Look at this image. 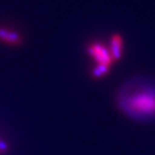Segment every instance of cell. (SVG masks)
Listing matches in <instances>:
<instances>
[{
    "label": "cell",
    "mask_w": 155,
    "mask_h": 155,
    "mask_svg": "<svg viewBox=\"0 0 155 155\" xmlns=\"http://www.w3.org/2000/svg\"><path fill=\"white\" fill-rule=\"evenodd\" d=\"M130 115L137 117H148L155 115V91L147 90L131 95L125 102H122Z\"/></svg>",
    "instance_id": "cell-1"
},
{
    "label": "cell",
    "mask_w": 155,
    "mask_h": 155,
    "mask_svg": "<svg viewBox=\"0 0 155 155\" xmlns=\"http://www.w3.org/2000/svg\"><path fill=\"white\" fill-rule=\"evenodd\" d=\"M89 53L90 55L93 58L95 61L98 62V64H106V66H110L113 60V56L110 54V51L106 48L104 45L99 43H93L89 46Z\"/></svg>",
    "instance_id": "cell-2"
},
{
    "label": "cell",
    "mask_w": 155,
    "mask_h": 155,
    "mask_svg": "<svg viewBox=\"0 0 155 155\" xmlns=\"http://www.w3.org/2000/svg\"><path fill=\"white\" fill-rule=\"evenodd\" d=\"M0 40L9 45H20L23 43L22 36L17 31L0 27Z\"/></svg>",
    "instance_id": "cell-3"
},
{
    "label": "cell",
    "mask_w": 155,
    "mask_h": 155,
    "mask_svg": "<svg viewBox=\"0 0 155 155\" xmlns=\"http://www.w3.org/2000/svg\"><path fill=\"white\" fill-rule=\"evenodd\" d=\"M123 39L120 35H114L110 39V54L114 61H118L122 58Z\"/></svg>",
    "instance_id": "cell-4"
},
{
    "label": "cell",
    "mask_w": 155,
    "mask_h": 155,
    "mask_svg": "<svg viewBox=\"0 0 155 155\" xmlns=\"http://www.w3.org/2000/svg\"><path fill=\"white\" fill-rule=\"evenodd\" d=\"M108 71H109V66L98 64V66L93 69L92 75H93V77H95V78H100V77H102V76H105Z\"/></svg>",
    "instance_id": "cell-5"
},
{
    "label": "cell",
    "mask_w": 155,
    "mask_h": 155,
    "mask_svg": "<svg viewBox=\"0 0 155 155\" xmlns=\"http://www.w3.org/2000/svg\"><path fill=\"white\" fill-rule=\"evenodd\" d=\"M8 148V146L6 144L5 141H2V140H0V152H4V150H7Z\"/></svg>",
    "instance_id": "cell-6"
}]
</instances>
